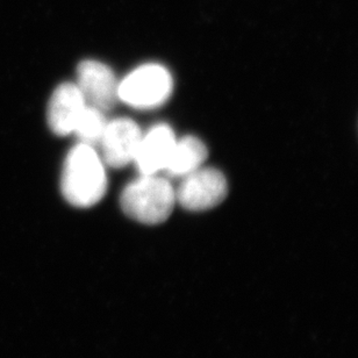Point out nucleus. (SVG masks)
Here are the masks:
<instances>
[{"label":"nucleus","instance_id":"nucleus-1","mask_svg":"<svg viewBox=\"0 0 358 358\" xmlns=\"http://www.w3.org/2000/svg\"><path fill=\"white\" fill-rule=\"evenodd\" d=\"M107 189L106 173L96 150L80 143L66 156L61 177V191L68 203L90 207L103 199Z\"/></svg>","mask_w":358,"mask_h":358},{"label":"nucleus","instance_id":"nucleus-2","mask_svg":"<svg viewBox=\"0 0 358 358\" xmlns=\"http://www.w3.org/2000/svg\"><path fill=\"white\" fill-rule=\"evenodd\" d=\"M120 203L124 214L133 220L143 224H159L173 213L176 193L169 180L147 175L124 187Z\"/></svg>","mask_w":358,"mask_h":358},{"label":"nucleus","instance_id":"nucleus-3","mask_svg":"<svg viewBox=\"0 0 358 358\" xmlns=\"http://www.w3.org/2000/svg\"><path fill=\"white\" fill-rule=\"evenodd\" d=\"M173 89L169 71L152 63L135 69L119 84V99L138 110H150L166 103Z\"/></svg>","mask_w":358,"mask_h":358},{"label":"nucleus","instance_id":"nucleus-4","mask_svg":"<svg viewBox=\"0 0 358 358\" xmlns=\"http://www.w3.org/2000/svg\"><path fill=\"white\" fill-rule=\"evenodd\" d=\"M176 201L187 210L201 212L220 205L228 193L224 173L214 168H199L182 177L175 189Z\"/></svg>","mask_w":358,"mask_h":358},{"label":"nucleus","instance_id":"nucleus-5","mask_svg":"<svg viewBox=\"0 0 358 358\" xmlns=\"http://www.w3.org/2000/svg\"><path fill=\"white\" fill-rule=\"evenodd\" d=\"M76 85L85 103L103 113L112 110L119 99V84L113 71L98 61L87 59L78 64Z\"/></svg>","mask_w":358,"mask_h":358},{"label":"nucleus","instance_id":"nucleus-6","mask_svg":"<svg viewBox=\"0 0 358 358\" xmlns=\"http://www.w3.org/2000/svg\"><path fill=\"white\" fill-rule=\"evenodd\" d=\"M142 136L141 129L131 119L119 117L107 122L100 143L107 166L117 169L134 161Z\"/></svg>","mask_w":358,"mask_h":358},{"label":"nucleus","instance_id":"nucleus-7","mask_svg":"<svg viewBox=\"0 0 358 358\" xmlns=\"http://www.w3.org/2000/svg\"><path fill=\"white\" fill-rule=\"evenodd\" d=\"M87 106L76 84L63 83L52 92L48 105V124L56 135L73 133L77 121Z\"/></svg>","mask_w":358,"mask_h":358},{"label":"nucleus","instance_id":"nucleus-8","mask_svg":"<svg viewBox=\"0 0 358 358\" xmlns=\"http://www.w3.org/2000/svg\"><path fill=\"white\" fill-rule=\"evenodd\" d=\"M176 142L173 131L168 124H157L142 136L134 159L142 176L166 170Z\"/></svg>","mask_w":358,"mask_h":358},{"label":"nucleus","instance_id":"nucleus-9","mask_svg":"<svg viewBox=\"0 0 358 358\" xmlns=\"http://www.w3.org/2000/svg\"><path fill=\"white\" fill-rule=\"evenodd\" d=\"M208 150L196 136H185L176 142L166 171L173 177H184L199 169L206 161Z\"/></svg>","mask_w":358,"mask_h":358},{"label":"nucleus","instance_id":"nucleus-10","mask_svg":"<svg viewBox=\"0 0 358 358\" xmlns=\"http://www.w3.org/2000/svg\"><path fill=\"white\" fill-rule=\"evenodd\" d=\"M107 122L103 112L96 107L87 105L83 113L77 121L73 133L80 138V143L90 145L92 148L100 147Z\"/></svg>","mask_w":358,"mask_h":358}]
</instances>
